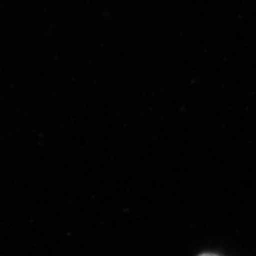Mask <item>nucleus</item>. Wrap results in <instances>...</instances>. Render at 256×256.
<instances>
[{
  "label": "nucleus",
  "mask_w": 256,
  "mask_h": 256,
  "mask_svg": "<svg viewBox=\"0 0 256 256\" xmlns=\"http://www.w3.org/2000/svg\"><path fill=\"white\" fill-rule=\"evenodd\" d=\"M200 256H217V255H214V254H203V255H200Z\"/></svg>",
  "instance_id": "obj_1"
}]
</instances>
